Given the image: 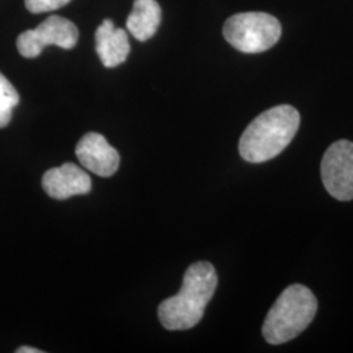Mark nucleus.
Returning <instances> with one entry per match:
<instances>
[{
    "instance_id": "nucleus-13",
    "label": "nucleus",
    "mask_w": 353,
    "mask_h": 353,
    "mask_svg": "<svg viewBox=\"0 0 353 353\" xmlns=\"http://www.w3.org/2000/svg\"><path fill=\"white\" fill-rule=\"evenodd\" d=\"M42 351H39L37 348H33V347H21L17 350V353H41Z\"/></svg>"
},
{
    "instance_id": "nucleus-2",
    "label": "nucleus",
    "mask_w": 353,
    "mask_h": 353,
    "mask_svg": "<svg viewBox=\"0 0 353 353\" xmlns=\"http://www.w3.org/2000/svg\"><path fill=\"white\" fill-rule=\"evenodd\" d=\"M300 114L290 105H279L259 114L241 137V157L259 164L284 151L297 134Z\"/></svg>"
},
{
    "instance_id": "nucleus-5",
    "label": "nucleus",
    "mask_w": 353,
    "mask_h": 353,
    "mask_svg": "<svg viewBox=\"0 0 353 353\" xmlns=\"http://www.w3.org/2000/svg\"><path fill=\"white\" fill-rule=\"evenodd\" d=\"M79 30L75 24L62 16H50L36 29L26 30L17 38V50L24 58H36L46 46L64 50L75 48Z\"/></svg>"
},
{
    "instance_id": "nucleus-6",
    "label": "nucleus",
    "mask_w": 353,
    "mask_h": 353,
    "mask_svg": "<svg viewBox=\"0 0 353 353\" xmlns=\"http://www.w3.org/2000/svg\"><path fill=\"white\" fill-rule=\"evenodd\" d=\"M323 185L331 196L338 201L353 199V143L335 141L328 147L321 164Z\"/></svg>"
},
{
    "instance_id": "nucleus-3",
    "label": "nucleus",
    "mask_w": 353,
    "mask_h": 353,
    "mask_svg": "<svg viewBox=\"0 0 353 353\" xmlns=\"http://www.w3.org/2000/svg\"><path fill=\"white\" fill-rule=\"evenodd\" d=\"M318 303L313 292L301 284L284 290L272 305L263 323V336L270 344H283L299 336L313 322Z\"/></svg>"
},
{
    "instance_id": "nucleus-9",
    "label": "nucleus",
    "mask_w": 353,
    "mask_h": 353,
    "mask_svg": "<svg viewBox=\"0 0 353 353\" xmlns=\"http://www.w3.org/2000/svg\"><path fill=\"white\" fill-rule=\"evenodd\" d=\"M96 51L102 64L114 68L123 63L130 54V42L127 32L117 29L112 20H103L96 30Z\"/></svg>"
},
{
    "instance_id": "nucleus-12",
    "label": "nucleus",
    "mask_w": 353,
    "mask_h": 353,
    "mask_svg": "<svg viewBox=\"0 0 353 353\" xmlns=\"http://www.w3.org/2000/svg\"><path fill=\"white\" fill-rule=\"evenodd\" d=\"M71 0H26V10L32 13L55 11L68 4Z\"/></svg>"
},
{
    "instance_id": "nucleus-8",
    "label": "nucleus",
    "mask_w": 353,
    "mask_h": 353,
    "mask_svg": "<svg viewBox=\"0 0 353 353\" xmlns=\"http://www.w3.org/2000/svg\"><path fill=\"white\" fill-rule=\"evenodd\" d=\"M42 188L52 199L64 201L74 195L88 194L92 179L85 170L67 163L48 170L42 178Z\"/></svg>"
},
{
    "instance_id": "nucleus-10",
    "label": "nucleus",
    "mask_w": 353,
    "mask_h": 353,
    "mask_svg": "<svg viewBox=\"0 0 353 353\" xmlns=\"http://www.w3.org/2000/svg\"><path fill=\"white\" fill-rule=\"evenodd\" d=\"M161 24V8L156 0H135L127 17V29L138 41L153 37Z\"/></svg>"
},
{
    "instance_id": "nucleus-1",
    "label": "nucleus",
    "mask_w": 353,
    "mask_h": 353,
    "mask_svg": "<svg viewBox=\"0 0 353 353\" xmlns=\"http://www.w3.org/2000/svg\"><path fill=\"white\" fill-rule=\"evenodd\" d=\"M217 288L214 265L196 262L185 272L181 290L159 306V319L169 331L189 330L196 326Z\"/></svg>"
},
{
    "instance_id": "nucleus-4",
    "label": "nucleus",
    "mask_w": 353,
    "mask_h": 353,
    "mask_svg": "<svg viewBox=\"0 0 353 353\" xmlns=\"http://www.w3.org/2000/svg\"><path fill=\"white\" fill-rule=\"evenodd\" d=\"M223 34L234 49L256 54L276 45L281 37V26L276 17L268 13H237L225 21Z\"/></svg>"
},
{
    "instance_id": "nucleus-11",
    "label": "nucleus",
    "mask_w": 353,
    "mask_h": 353,
    "mask_svg": "<svg viewBox=\"0 0 353 353\" xmlns=\"http://www.w3.org/2000/svg\"><path fill=\"white\" fill-rule=\"evenodd\" d=\"M20 101L19 93L10 80L0 74V128L7 126L12 119L13 109Z\"/></svg>"
},
{
    "instance_id": "nucleus-7",
    "label": "nucleus",
    "mask_w": 353,
    "mask_h": 353,
    "mask_svg": "<svg viewBox=\"0 0 353 353\" xmlns=\"http://www.w3.org/2000/svg\"><path fill=\"white\" fill-rule=\"evenodd\" d=\"M76 156L85 169L100 176H112L119 168V153L97 132L84 135L76 145Z\"/></svg>"
}]
</instances>
